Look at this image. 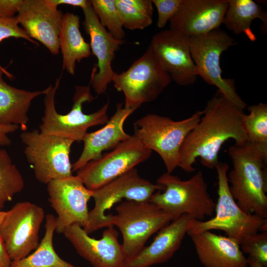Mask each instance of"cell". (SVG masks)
I'll use <instances>...</instances> for the list:
<instances>
[{
    "mask_svg": "<svg viewBox=\"0 0 267 267\" xmlns=\"http://www.w3.org/2000/svg\"><path fill=\"white\" fill-rule=\"evenodd\" d=\"M247 262L248 266L250 267H267V266L262 265L254 258L249 256L247 258Z\"/></svg>",
    "mask_w": 267,
    "mask_h": 267,
    "instance_id": "obj_38",
    "label": "cell"
},
{
    "mask_svg": "<svg viewBox=\"0 0 267 267\" xmlns=\"http://www.w3.org/2000/svg\"><path fill=\"white\" fill-rule=\"evenodd\" d=\"M61 79L60 76L56 79L54 86L50 85L46 88L44 100V115L39 126L40 131L80 142L89 128L105 125L108 122L109 102L93 113L85 114L83 111V104L91 102L94 97L91 94L89 85L77 86L71 110L65 114H61L57 111L55 105V94Z\"/></svg>",
    "mask_w": 267,
    "mask_h": 267,
    "instance_id": "obj_3",
    "label": "cell"
},
{
    "mask_svg": "<svg viewBox=\"0 0 267 267\" xmlns=\"http://www.w3.org/2000/svg\"><path fill=\"white\" fill-rule=\"evenodd\" d=\"M239 245L243 253L267 266V231L248 236L241 241Z\"/></svg>",
    "mask_w": 267,
    "mask_h": 267,
    "instance_id": "obj_31",
    "label": "cell"
},
{
    "mask_svg": "<svg viewBox=\"0 0 267 267\" xmlns=\"http://www.w3.org/2000/svg\"><path fill=\"white\" fill-rule=\"evenodd\" d=\"M46 184L49 202L57 214L55 231L63 233L74 224L85 228L89 212L88 203L92 191L77 175L53 179Z\"/></svg>",
    "mask_w": 267,
    "mask_h": 267,
    "instance_id": "obj_14",
    "label": "cell"
},
{
    "mask_svg": "<svg viewBox=\"0 0 267 267\" xmlns=\"http://www.w3.org/2000/svg\"><path fill=\"white\" fill-rule=\"evenodd\" d=\"M59 40L63 69L74 75L76 62L88 58L91 53L89 44L85 41L80 32L78 15L70 12L63 14Z\"/></svg>",
    "mask_w": 267,
    "mask_h": 267,
    "instance_id": "obj_24",
    "label": "cell"
},
{
    "mask_svg": "<svg viewBox=\"0 0 267 267\" xmlns=\"http://www.w3.org/2000/svg\"><path fill=\"white\" fill-rule=\"evenodd\" d=\"M149 45L172 80L182 86L195 83L198 76L188 37L167 29L156 34Z\"/></svg>",
    "mask_w": 267,
    "mask_h": 267,
    "instance_id": "obj_15",
    "label": "cell"
},
{
    "mask_svg": "<svg viewBox=\"0 0 267 267\" xmlns=\"http://www.w3.org/2000/svg\"><path fill=\"white\" fill-rule=\"evenodd\" d=\"M6 212L5 211H0V223H1V221H2L5 215Z\"/></svg>",
    "mask_w": 267,
    "mask_h": 267,
    "instance_id": "obj_39",
    "label": "cell"
},
{
    "mask_svg": "<svg viewBox=\"0 0 267 267\" xmlns=\"http://www.w3.org/2000/svg\"><path fill=\"white\" fill-rule=\"evenodd\" d=\"M10 38L24 39L33 44L38 45V43L31 38L24 30L19 26L16 16L6 18L0 17V43L3 40ZM0 70L9 79L12 80L14 78L13 75L1 65H0Z\"/></svg>",
    "mask_w": 267,
    "mask_h": 267,
    "instance_id": "obj_32",
    "label": "cell"
},
{
    "mask_svg": "<svg viewBox=\"0 0 267 267\" xmlns=\"http://www.w3.org/2000/svg\"><path fill=\"white\" fill-rule=\"evenodd\" d=\"M124 27L143 30L153 22V4L151 0H116Z\"/></svg>",
    "mask_w": 267,
    "mask_h": 267,
    "instance_id": "obj_28",
    "label": "cell"
},
{
    "mask_svg": "<svg viewBox=\"0 0 267 267\" xmlns=\"http://www.w3.org/2000/svg\"><path fill=\"white\" fill-rule=\"evenodd\" d=\"M63 15L50 0H23L16 17L31 38L40 42L56 55L59 52Z\"/></svg>",
    "mask_w": 267,
    "mask_h": 267,
    "instance_id": "obj_17",
    "label": "cell"
},
{
    "mask_svg": "<svg viewBox=\"0 0 267 267\" xmlns=\"http://www.w3.org/2000/svg\"><path fill=\"white\" fill-rule=\"evenodd\" d=\"M78 254L94 267H123L126 255L118 240V232L113 226L105 229L99 239L89 236L77 224L68 227L63 233Z\"/></svg>",
    "mask_w": 267,
    "mask_h": 267,
    "instance_id": "obj_18",
    "label": "cell"
},
{
    "mask_svg": "<svg viewBox=\"0 0 267 267\" xmlns=\"http://www.w3.org/2000/svg\"><path fill=\"white\" fill-rule=\"evenodd\" d=\"M163 186L153 184L140 177L134 168L116 178L92 191L93 208L89 212L88 222L84 229L89 234L104 227L112 226L113 215L105 214L116 203L127 200L149 201L157 191L163 190Z\"/></svg>",
    "mask_w": 267,
    "mask_h": 267,
    "instance_id": "obj_11",
    "label": "cell"
},
{
    "mask_svg": "<svg viewBox=\"0 0 267 267\" xmlns=\"http://www.w3.org/2000/svg\"><path fill=\"white\" fill-rule=\"evenodd\" d=\"M3 72L0 70V124L16 125L23 132L28 129V112L32 100L44 94L46 89L30 91L13 87L3 78Z\"/></svg>",
    "mask_w": 267,
    "mask_h": 267,
    "instance_id": "obj_23",
    "label": "cell"
},
{
    "mask_svg": "<svg viewBox=\"0 0 267 267\" xmlns=\"http://www.w3.org/2000/svg\"><path fill=\"white\" fill-rule=\"evenodd\" d=\"M188 40L198 76L209 85L216 86L224 97L244 110L246 104L238 94L234 80L222 78L220 63L222 53L236 44L234 39L219 28L189 37Z\"/></svg>",
    "mask_w": 267,
    "mask_h": 267,
    "instance_id": "obj_8",
    "label": "cell"
},
{
    "mask_svg": "<svg viewBox=\"0 0 267 267\" xmlns=\"http://www.w3.org/2000/svg\"><path fill=\"white\" fill-rule=\"evenodd\" d=\"M45 218L44 234L37 248L26 257L12 261L9 267H76L61 259L54 249L56 218L52 214H46Z\"/></svg>",
    "mask_w": 267,
    "mask_h": 267,
    "instance_id": "obj_26",
    "label": "cell"
},
{
    "mask_svg": "<svg viewBox=\"0 0 267 267\" xmlns=\"http://www.w3.org/2000/svg\"><path fill=\"white\" fill-rule=\"evenodd\" d=\"M189 236L204 267H247V258L235 240L210 230Z\"/></svg>",
    "mask_w": 267,
    "mask_h": 267,
    "instance_id": "obj_22",
    "label": "cell"
},
{
    "mask_svg": "<svg viewBox=\"0 0 267 267\" xmlns=\"http://www.w3.org/2000/svg\"><path fill=\"white\" fill-rule=\"evenodd\" d=\"M157 184L163 186V192L156 191L149 201L169 216L172 221L187 214L196 221H203L215 211L216 203L208 192L201 171L185 180L167 172L158 178Z\"/></svg>",
    "mask_w": 267,
    "mask_h": 267,
    "instance_id": "obj_4",
    "label": "cell"
},
{
    "mask_svg": "<svg viewBox=\"0 0 267 267\" xmlns=\"http://www.w3.org/2000/svg\"><path fill=\"white\" fill-rule=\"evenodd\" d=\"M24 153L36 178L47 184L53 179L72 175L70 154L73 140L44 134L35 129L20 134Z\"/></svg>",
    "mask_w": 267,
    "mask_h": 267,
    "instance_id": "obj_9",
    "label": "cell"
},
{
    "mask_svg": "<svg viewBox=\"0 0 267 267\" xmlns=\"http://www.w3.org/2000/svg\"><path fill=\"white\" fill-rule=\"evenodd\" d=\"M11 262V260L8 255L0 234V267H9Z\"/></svg>",
    "mask_w": 267,
    "mask_h": 267,
    "instance_id": "obj_37",
    "label": "cell"
},
{
    "mask_svg": "<svg viewBox=\"0 0 267 267\" xmlns=\"http://www.w3.org/2000/svg\"><path fill=\"white\" fill-rule=\"evenodd\" d=\"M122 105V103L117 105L114 114L102 128L85 134L82 140L83 150L72 165V172H77L89 162L99 158L103 151L113 149L131 136L125 132L124 124L137 109L123 107Z\"/></svg>",
    "mask_w": 267,
    "mask_h": 267,
    "instance_id": "obj_21",
    "label": "cell"
},
{
    "mask_svg": "<svg viewBox=\"0 0 267 267\" xmlns=\"http://www.w3.org/2000/svg\"><path fill=\"white\" fill-rule=\"evenodd\" d=\"M92 8L101 25L120 40H123L125 32L116 0H91Z\"/></svg>",
    "mask_w": 267,
    "mask_h": 267,
    "instance_id": "obj_30",
    "label": "cell"
},
{
    "mask_svg": "<svg viewBox=\"0 0 267 267\" xmlns=\"http://www.w3.org/2000/svg\"><path fill=\"white\" fill-rule=\"evenodd\" d=\"M150 45L125 72H115L112 82L125 96V107L137 109L142 104L154 101L171 82Z\"/></svg>",
    "mask_w": 267,
    "mask_h": 267,
    "instance_id": "obj_7",
    "label": "cell"
},
{
    "mask_svg": "<svg viewBox=\"0 0 267 267\" xmlns=\"http://www.w3.org/2000/svg\"><path fill=\"white\" fill-rule=\"evenodd\" d=\"M116 211L111 223L123 235L126 259L137 254L152 234L172 221L169 216L149 201L126 200L117 206Z\"/></svg>",
    "mask_w": 267,
    "mask_h": 267,
    "instance_id": "obj_10",
    "label": "cell"
},
{
    "mask_svg": "<svg viewBox=\"0 0 267 267\" xmlns=\"http://www.w3.org/2000/svg\"><path fill=\"white\" fill-rule=\"evenodd\" d=\"M215 168L217 173L218 186L215 216L206 221L195 220L187 234L189 236L206 230H220L240 244L248 236L259 231H267V219L246 213L233 198L227 178L228 164L219 161Z\"/></svg>",
    "mask_w": 267,
    "mask_h": 267,
    "instance_id": "obj_5",
    "label": "cell"
},
{
    "mask_svg": "<svg viewBox=\"0 0 267 267\" xmlns=\"http://www.w3.org/2000/svg\"><path fill=\"white\" fill-rule=\"evenodd\" d=\"M244 114L243 109L218 91L207 102L200 120L183 141L178 167L192 172L195 171L193 165L199 158L203 166L215 168L225 141L232 139L235 144L247 141L242 122Z\"/></svg>",
    "mask_w": 267,
    "mask_h": 267,
    "instance_id": "obj_1",
    "label": "cell"
},
{
    "mask_svg": "<svg viewBox=\"0 0 267 267\" xmlns=\"http://www.w3.org/2000/svg\"><path fill=\"white\" fill-rule=\"evenodd\" d=\"M82 9L85 17V31L90 37V50L97 58V64L92 70L90 84L95 92L100 95L106 92L109 84L112 82L115 72L112 67V63L116 52L120 49L124 41L115 38L101 25L90 0Z\"/></svg>",
    "mask_w": 267,
    "mask_h": 267,
    "instance_id": "obj_16",
    "label": "cell"
},
{
    "mask_svg": "<svg viewBox=\"0 0 267 267\" xmlns=\"http://www.w3.org/2000/svg\"><path fill=\"white\" fill-rule=\"evenodd\" d=\"M262 21V31L267 32V12L253 0H228V6L222 24L236 35L245 34L252 42L256 37L251 28L253 21Z\"/></svg>",
    "mask_w": 267,
    "mask_h": 267,
    "instance_id": "obj_25",
    "label": "cell"
},
{
    "mask_svg": "<svg viewBox=\"0 0 267 267\" xmlns=\"http://www.w3.org/2000/svg\"><path fill=\"white\" fill-rule=\"evenodd\" d=\"M182 0H152L158 14L157 26L163 28L178 10Z\"/></svg>",
    "mask_w": 267,
    "mask_h": 267,
    "instance_id": "obj_33",
    "label": "cell"
},
{
    "mask_svg": "<svg viewBox=\"0 0 267 267\" xmlns=\"http://www.w3.org/2000/svg\"><path fill=\"white\" fill-rule=\"evenodd\" d=\"M195 220L187 214L161 228L152 242L134 257L126 259L123 267H149L166 262L178 250Z\"/></svg>",
    "mask_w": 267,
    "mask_h": 267,
    "instance_id": "obj_20",
    "label": "cell"
},
{
    "mask_svg": "<svg viewBox=\"0 0 267 267\" xmlns=\"http://www.w3.org/2000/svg\"><path fill=\"white\" fill-rule=\"evenodd\" d=\"M23 0H0V17H12L18 13Z\"/></svg>",
    "mask_w": 267,
    "mask_h": 267,
    "instance_id": "obj_34",
    "label": "cell"
},
{
    "mask_svg": "<svg viewBox=\"0 0 267 267\" xmlns=\"http://www.w3.org/2000/svg\"><path fill=\"white\" fill-rule=\"evenodd\" d=\"M233 168L227 175L231 194L244 212L267 219V157L247 141L228 149Z\"/></svg>",
    "mask_w": 267,
    "mask_h": 267,
    "instance_id": "obj_2",
    "label": "cell"
},
{
    "mask_svg": "<svg viewBox=\"0 0 267 267\" xmlns=\"http://www.w3.org/2000/svg\"><path fill=\"white\" fill-rule=\"evenodd\" d=\"M228 6V0H182L170 20V29L188 38L219 29Z\"/></svg>",
    "mask_w": 267,
    "mask_h": 267,
    "instance_id": "obj_19",
    "label": "cell"
},
{
    "mask_svg": "<svg viewBox=\"0 0 267 267\" xmlns=\"http://www.w3.org/2000/svg\"><path fill=\"white\" fill-rule=\"evenodd\" d=\"M19 128V126L16 125L0 124V146L10 145L11 140L8 134L15 132Z\"/></svg>",
    "mask_w": 267,
    "mask_h": 267,
    "instance_id": "obj_35",
    "label": "cell"
},
{
    "mask_svg": "<svg viewBox=\"0 0 267 267\" xmlns=\"http://www.w3.org/2000/svg\"><path fill=\"white\" fill-rule=\"evenodd\" d=\"M242 122L247 141L256 146L267 157V104L259 103L248 107Z\"/></svg>",
    "mask_w": 267,
    "mask_h": 267,
    "instance_id": "obj_27",
    "label": "cell"
},
{
    "mask_svg": "<svg viewBox=\"0 0 267 267\" xmlns=\"http://www.w3.org/2000/svg\"><path fill=\"white\" fill-rule=\"evenodd\" d=\"M50 1L56 7L60 4H66L74 7H79L82 9L86 7L89 2V0H50Z\"/></svg>",
    "mask_w": 267,
    "mask_h": 267,
    "instance_id": "obj_36",
    "label": "cell"
},
{
    "mask_svg": "<svg viewBox=\"0 0 267 267\" xmlns=\"http://www.w3.org/2000/svg\"><path fill=\"white\" fill-rule=\"evenodd\" d=\"M24 187V181L20 172L12 163L7 151L0 149V211Z\"/></svg>",
    "mask_w": 267,
    "mask_h": 267,
    "instance_id": "obj_29",
    "label": "cell"
},
{
    "mask_svg": "<svg viewBox=\"0 0 267 267\" xmlns=\"http://www.w3.org/2000/svg\"><path fill=\"white\" fill-rule=\"evenodd\" d=\"M203 111H197L180 121L155 114H148L134 124V134L148 148L156 152L171 174L178 167L181 145L189 133L199 122Z\"/></svg>",
    "mask_w": 267,
    "mask_h": 267,
    "instance_id": "obj_6",
    "label": "cell"
},
{
    "mask_svg": "<svg viewBox=\"0 0 267 267\" xmlns=\"http://www.w3.org/2000/svg\"><path fill=\"white\" fill-rule=\"evenodd\" d=\"M45 217L43 208L28 201L17 203L6 212L0 234L11 261L26 257L37 248Z\"/></svg>",
    "mask_w": 267,
    "mask_h": 267,
    "instance_id": "obj_13",
    "label": "cell"
},
{
    "mask_svg": "<svg viewBox=\"0 0 267 267\" xmlns=\"http://www.w3.org/2000/svg\"><path fill=\"white\" fill-rule=\"evenodd\" d=\"M152 151L134 135L119 144L110 152L92 160L77 171L85 186L93 191L147 160Z\"/></svg>",
    "mask_w": 267,
    "mask_h": 267,
    "instance_id": "obj_12",
    "label": "cell"
}]
</instances>
